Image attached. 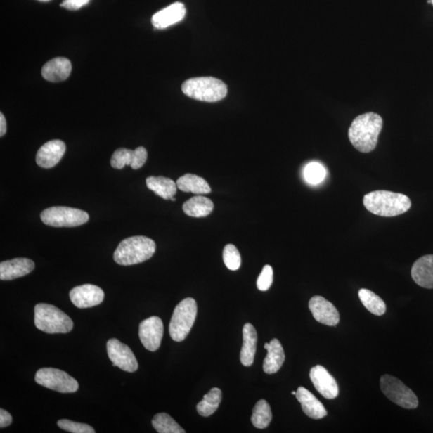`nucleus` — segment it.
Here are the masks:
<instances>
[{"mask_svg":"<svg viewBox=\"0 0 433 433\" xmlns=\"http://www.w3.org/2000/svg\"><path fill=\"white\" fill-rule=\"evenodd\" d=\"M383 127V119L377 113L368 112L357 117L351 124L349 138L351 143L361 153H370L378 143Z\"/></svg>","mask_w":433,"mask_h":433,"instance_id":"obj_1","label":"nucleus"},{"mask_svg":"<svg viewBox=\"0 0 433 433\" xmlns=\"http://www.w3.org/2000/svg\"><path fill=\"white\" fill-rule=\"evenodd\" d=\"M363 206L373 214L389 218L406 213L412 202L402 193L377 190L363 197Z\"/></svg>","mask_w":433,"mask_h":433,"instance_id":"obj_2","label":"nucleus"},{"mask_svg":"<svg viewBox=\"0 0 433 433\" xmlns=\"http://www.w3.org/2000/svg\"><path fill=\"white\" fill-rule=\"evenodd\" d=\"M156 244L146 236L125 238L114 252V261L119 265L131 266L143 263L155 254Z\"/></svg>","mask_w":433,"mask_h":433,"instance_id":"obj_3","label":"nucleus"},{"mask_svg":"<svg viewBox=\"0 0 433 433\" xmlns=\"http://www.w3.org/2000/svg\"><path fill=\"white\" fill-rule=\"evenodd\" d=\"M182 92L189 98L201 101L216 102L226 98L227 86L214 77H196L182 84Z\"/></svg>","mask_w":433,"mask_h":433,"instance_id":"obj_4","label":"nucleus"},{"mask_svg":"<svg viewBox=\"0 0 433 433\" xmlns=\"http://www.w3.org/2000/svg\"><path fill=\"white\" fill-rule=\"evenodd\" d=\"M34 311L36 327L45 333L65 334L73 328L71 318L53 305L39 304Z\"/></svg>","mask_w":433,"mask_h":433,"instance_id":"obj_5","label":"nucleus"},{"mask_svg":"<svg viewBox=\"0 0 433 433\" xmlns=\"http://www.w3.org/2000/svg\"><path fill=\"white\" fill-rule=\"evenodd\" d=\"M198 313L196 301L186 298L175 307L169 323V335L176 342L183 341L195 323Z\"/></svg>","mask_w":433,"mask_h":433,"instance_id":"obj_6","label":"nucleus"},{"mask_svg":"<svg viewBox=\"0 0 433 433\" xmlns=\"http://www.w3.org/2000/svg\"><path fill=\"white\" fill-rule=\"evenodd\" d=\"M44 224L53 227H76L89 219L88 213L67 207H54L44 209L41 214Z\"/></svg>","mask_w":433,"mask_h":433,"instance_id":"obj_7","label":"nucleus"},{"mask_svg":"<svg viewBox=\"0 0 433 433\" xmlns=\"http://www.w3.org/2000/svg\"><path fill=\"white\" fill-rule=\"evenodd\" d=\"M380 387L384 394L397 406L407 409L418 407V396L400 380L384 375L380 379Z\"/></svg>","mask_w":433,"mask_h":433,"instance_id":"obj_8","label":"nucleus"},{"mask_svg":"<svg viewBox=\"0 0 433 433\" xmlns=\"http://www.w3.org/2000/svg\"><path fill=\"white\" fill-rule=\"evenodd\" d=\"M35 380L39 385L61 393H73L79 389L78 382L75 379L67 373L53 368L39 369Z\"/></svg>","mask_w":433,"mask_h":433,"instance_id":"obj_9","label":"nucleus"},{"mask_svg":"<svg viewBox=\"0 0 433 433\" xmlns=\"http://www.w3.org/2000/svg\"><path fill=\"white\" fill-rule=\"evenodd\" d=\"M107 351L114 367H118L127 373H134L138 369V362L132 350L118 340L111 339L108 341Z\"/></svg>","mask_w":433,"mask_h":433,"instance_id":"obj_10","label":"nucleus"},{"mask_svg":"<svg viewBox=\"0 0 433 433\" xmlns=\"http://www.w3.org/2000/svg\"><path fill=\"white\" fill-rule=\"evenodd\" d=\"M163 334V323L157 316L150 317L140 324L139 337L147 350L157 351L161 346Z\"/></svg>","mask_w":433,"mask_h":433,"instance_id":"obj_11","label":"nucleus"},{"mask_svg":"<svg viewBox=\"0 0 433 433\" xmlns=\"http://www.w3.org/2000/svg\"><path fill=\"white\" fill-rule=\"evenodd\" d=\"M70 297L74 306L84 309L101 304L105 299V293L103 290L95 285L84 284L74 287L70 293Z\"/></svg>","mask_w":433,"mask_h":433,"instance_id":"obj_12","label":"nucleus"},{"mask_svg":"<svg viewBox=\"0 0 433 433\" xmlns=\"http://www.w3.org/2000/svg\"><path fill=\"white\" fill-rule=\"evenodd\" d=\"M313 317L318 323L327 326H336L340 322V313L335 306L322 296H314L309 302Z\"/></svg>","mask_w":433,"mask_h":433,"instance_id":"obj_13","label":"nucleus"},{"mask_svg":"<svg viewBox=\"0 0 433 433\" xmlns=\"http://www.w3.org/2000/svg\"><path fill=\"white\" fill-rule=\"evenodd\" d=\"M311 380L316 389L328 400H332L339 395V387L332 375L321 366H317L311 369Z\"/></svg>","mask_w":433,"mask_h":433,"instance_id":"obj_14","label":"nucleus"},{"mask_svg":"<svg viewBox=\"0 0 433 433\" xmlns=\"http://www.w3.org/2000/svg\"><path fill=\"white\" fill-rule=\"evenodd\" d=\"M148 153L144 147L136 148L135 150L119 149L114 152L111 165L113 168L122 169L125 165H130L134 169L143 167L147 161Z\"/></svg>","mask_w":433,"mask_h":433,"instance_id":"obj_15","label":"nucleus"},{"mask_svg":"<svg viewBox=\"0 0 433 433\" xmlns=\"http://www.w3.org/2000/svg\"><path fill=\"white\" fill-rule=\"evenodd\" d=\"M66 151V145L60 140H53L41 147L37 155V163L44 169L53 168L60 162Z\"/></svg>","mask_w":433,"mask_h":433,"instance_id":"obj_16","label":"nucleus"},{"mask_svg":"<svg viewBox=\"0 0 433 433\" xmlns=\"http://www.w3.org/2000/svg\"><path fill=\"white\" fill-rule=\"evenodd\" d=\"M35 269V264L30 259L17 258L0 264V279L3 281L24 277Z\"/></svg>","mask_w":433,"mask_h":433,"instance_id":"obj_17","label":"nucleus"},{"mask_svg":"<svg viewBox=\"0 0 433 433\" xmlns=\"http://www.w3.org/2000/svg\"><path fill=\"white\" fill-rule=\"evenodd\" d=\"M186 13L185 5L176 2L153 15L152 24L157 30H164L183 20Z\"/></svg>","mask_w":433,"mask_h":433,"instance_id":"obj_18","label":"nucleus"},{"mask_svg":"<svg viewBox=\"0 0 433 433\" xmlns=\"http://www.w3.org/2000/svg\"><path fill=\"white\" fill-rule=\"evenodd\" d=\"M411 275L414 282L420 287L433 289V254L423 256L415 261Z\"/></svg>","mask_w":433,"mask_h":433,"instance_id":"obj_19","label":"nucleus"},{"mask_svg":"<svg viewBox=\"0 0 433 433\" xmlns=\"http://www.w3.org/2000/svg\"><path fill=\"white\" fill-rule=\"evenodd\" d=\"M296 398L301 403L303 411L312 419L318 420L326 417L328 412L323 403L304 387H299L296 392Z\"/></svg>","mask_w":433,"mask_h":433,"instance_id":"obj_20","label":"nucleus"},{"mask_svg":"<svg viewBox=\"0 0 433 433\" xmlns=\"http://www.w3.org/2000/svg\"><path fill=\"white\" fill-rule=\"evenodd\" d=\"M72 64L70 60L64 57L49 60L42 67V76L51 82H60L65 81L70 76Z\"/></svg>","mask_w":433,"mask_h":433,"instance_id":"obj_21","label":"nucleus"},{"mask_svg":"<svg viewBox=\"0 0 433 433\" xmlns=\"http://www.w3.org/2000/svg\"><path fill=\"white\" fill-rule=\"evenodd\" d=\"M264 347L267 355L264 362V371L266 374H275L280 370L285 361L283 346L279 340L273 339L269 344L266 343Z\"/></svg>","mask_w":433,"mask_h":433,"instance_id":"obj_22","label":"nucleus"},{"mask_svg":"<svg viewBox=\"0 0 433 433\" xmlns=\"http://www.w3.org/2000/svg\"><path fill=\"white\" fill-rule=\"evenodd\" d=\"M243 344L241 350L240 361L244 366H252L255 356L256 345L258 336L252 323L244 325L243 330Z\"/></svg>","mask_w":433,"mask_h":433,"instance_id":"obj_23","label":"nucleus"},{"mask_svg":"<svg viewBox=\"0 0 433 433\" xmlns=\"http://www.w3.org/2000/svg\"><path fill=\"white\" fill-rule=\"evenodd\" d=\"M176 186L181 191L195 193L197 195H207L212 192L208 182L201 176L187 174L176 181Z\"/></svg>","mask_w":433,"mask_h":433,"instance_id":"obj_24","label":"nucleus"},{"mask_svg":"<svg viewBox=\"0 0 433 433\" xmlns=\"http://www.w3.org/2000/svg\"><path fill=\"white\" fill-rule=\"evenodd\" d=\"M183 212L193 218H202L212 213L214 203L210 199L203 196L193 197L183 204Z\"/></svg>","mask_w":433,"mask_h":433,"instance_id":"obj_25","label":"nucleus"},{"mask_svg":"<svg viewBox=\"0 0 433 433\" xmlns=\"http://www.w3.org/2000/svg\"><path fill=\"white\" fill-rule=\"evenodd\" d=\"M146 186L157 195L169 200L174 197L176 193V183L170 179L164 176H149L146 179Z\"/></svg>","mask_w":433,"mask_h":433,"instance_id":"obj_26","label":"nucleus"},{"mask_svg":"<svg viewBox=\"0 0 433 433\" xmlns=\"http://www.w3.org/2000/svg\"><path fill=\"white\" fill-rule=\"evenodd\" d=\"M221 396V391L218 387H214L204 396L202 401L198 403V413L205 418L213 415L219 407Z\"/></svg>","mask_w":433,"mask_h":433,"instance_id":"obj_27","label":"nucleus"},{"mask_svg":"<svg viewBox=\"0 0 433 433\" xmlns=\"http://www.w3.org/2000/svg\"><path fill=\"white\" fill-rule=\"evenodd\" d=\"M362 304L366 309L375 316H383L386 312V305L380 296L375 295L372 290L361 289L358 292Z\"/></svg>","mask_w":433,"mask_h":433,"instance_id":"obj_28","label":"nucleus"},{"mask_svg":"<svg viewBox=\"0 0 433 433\" xmlns=\"http://www.w3.org/2000/svg\"><path fill=\"white\" fill-rule=\"evenodd\" d=\"M272 420V413L269 403L261 400L253 409L252 421L255 428L264 429L269 426Z\"/></svg>","mask_w":433,"mask_h":433,"instance_id":"obj_29","label":"nucleus"},{"mask_svg":"<svg viewBox=\"0 0 433 433\" xmlns=\"http://www.w3.org/2000/svg\"><path fill=\"white\" fill-rule=\"evenodd\" d=\"M153 428L159 433H185L186 431L167 413L155 415L152 420Z\"/></svg>","mask_w":433,"mask_h":433,"instance_id":"obj_30","label":"nucleus"},{"mask_svg":"<svg viewBox=\"0 0 433 433\" xmlns=\"http://www.w3.org/2000/svg\"><path fill=\"white\" fill-rule=\"evenodd\" d=\"M326 169L318 162H311L304 169L305 179L311 185L321 183L326 176Z\"/></svg>","mask_w":433,"mask_h":433,"instance_id":"obj_31","label":"nucleus"},{"mask_svg":"<svg viewBox=\"0 0 433 433\" xmlns=\"http://www.w3.org/2000/svg\"><path fill=\"white\" fill-rule=\"evenodd\" d=\"M224 261L227 269L231 271H237L240 267L242 263L240 253L233 244H228L225 247Z\"/></svg>","mask_w":433,"mask_h":433,"instance_id":"obj_32","label":"nucleus"},{"mask_svg":"<svg viewBox=\"0 0 433 433\" xmlns=\"http://www.w3.org/2000/svg\"><path fill=\"white\" fill-rule=\"evenodd\" d=\"M57 425L63 430L72 433H95L96 431L87 424L74 422L70 420H60Z\"/></svg>","mask_w":433,"mask_h":433,"instance_id":"obj_33","label":"nucleus"},{"mask_svg":"<svg viewBox=\"0 0 433 433\" xmlns=\"http://www.w3.org/2000/svg\"><path fill=\"white\" fill-rule=\"evenodd\" d=\"M273 273L272 267L270 265H266L261 271L258 280L257 287L261 292H266L271 287L273 283Z\"/></svg>","mask_w":433,"mask_h":433,"instance_id":"obj_34","label":"nucleus"},{"mask_svg":"<svg viewBox=\"0 0 433 433\" xmlns=\"http://www.w3.org/2000/svg\"><path fill=\"white\" fill-rule=\"evenodd\" d=\"M90 0H64L61 7L68 10H78L89 3Z\"/></svg>","mask_w":433,"mask_h":433,"instance_id":"obj_35","label":"nucleus"},{"mask_svg":"<svg viewBox=\"0 0 433 433\" xmlns=\"http://www.w3.org/2000/svg\"><path fill=\"white\" fill-rule=\"evenodd\" d=\"M13 423V417L11 415L6 411V410L0 409V428H6Z\"/></svg>","mask_w":433,"mask_h":433,"instance_id":"obj_36","label":"nucleus"},{"mask_svg":"<svg viewBox=\"0 0 433 433\" xmlns=\"http://www.w3.org/2000/svg\"><path fill=\"white\" fill-rule=\"evenodd\" d=\"M7 132V122L3 113H0V136H3Z\"/></svg>","mask_w":433,"mask_h":433,"instance_id":"obj_37","label":"nucleus"},{"mask_svg":"<svg viewBox=\"0 0 433 433\" xmlns=\"http://www.w3.org/2000/svg\"><path fill=\"white\" fill-rule=\"evenodd\" d=\"M39 1L48 2L50 1V0H39Z\"/></svg>","mask_w":433,"mask_h":433,"instance_id":"obj_38","label":"nucleus"},{"mask_svg":"<svg viewBox=\"0 0 433 433\" xmlns=\"http://www.w3.org/2000/svg\"><path fill=\"white\" fill-rule=\"evenodd\" d=\"M170 200L173 201V202H175L176 201V198L173 197L172 198L170 199Z\"/></svg>","mask_w":433,"mask_h":433,"instance_id":"obj_39","label":"nucleus"},{"mask_svg":"<svg viewBox=\"0 0 433 433\" xmlns=\"http://www.w3.org/2000/svg\"><path fill=\"white\" fill-rule=\"evenodd\" d=\"M292 394L296 396V392H292Z\"/></svg>","mask_w":433,"mask_h":433,"instance_id":"obj_40","label":"nucleus"},{"mask_svg":"<svg viewBox=\"0 0 433 433\" xmlns=\"http://www.w3.org/2000/svg\"><path fill=\"white\" fill-rule=\"evenodd\" d=\"M432 4H433V0H431Z\"/></svg>","mask_w":433,"mask_h":433,"instance_id":"obj_41","label":"nucleus"}]
</instances>
